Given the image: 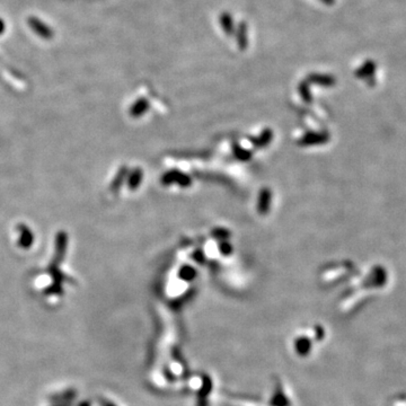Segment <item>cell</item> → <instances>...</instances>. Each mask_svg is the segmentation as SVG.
<instances>
[{"mask_svg":"<svg viewBox=\"0 0 406 406\" xmlns=\"http://www.w3.org/2000/svg\"><path fill=\"white\" fill-rule=\"evenodd\" d=\"M29 25L34 33H36L38 36L42 38H45V40H50L52 38V31L49 29V26L45 25L43 22H41L40 19L35 18V17H31L29 19Z\"/></svg>","mask_w":406,"mask_h":406,"instance_id":"1","label":"cell"},{"mask_svg":"<svg viewBox=\"0 0 406 406\" xmlns=\"http://www.w3.org/2000/svg\"><path fill=\"white\" fill-rule=\"evenodd\" d=\"M5 22H3V20L0 18V34L1 33H3V31H5Z\"/></svg>","mask_w":406,"mask_h":406,"instance_id":"2","label":"cell"}]
</instances>
